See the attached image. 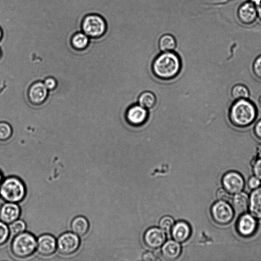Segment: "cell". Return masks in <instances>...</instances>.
<instances>
[{"label":"cell","instance_id":"obj_32","mask_svg":"<svg viewBox=\"0 0 261 261\" xmlns=\"http://www.w3.org/2000/svg\"><path fill=\"white\" fill-rule=\"evenodd\" d=\"M253 173L257 178L261 180V159L257 160L253 166Z\"/></svg>","mask_w":261,"mask_h":261},{"label":"cell","instance_id":"obj_25","mask_svg":"<svg viewBox=\"0 0 261 261\" xmlns=\"http://www.w3.org/2000/svg\"><path fill=\"white\" fill-rule=\"evenodd\" d=\"M9 229L11 234L16 236L24 231L26 224L23 221L17 219L9 224Z\"/></svg>","mask_w":261,"mask_h":261},{"label":"cell","instance_id":"obj_26","mask_svg":"<svg viewBox=\"0 0 261 261\" xmlns=\"http://www.w3.org/2000/svg\"><path fill=\"white\" fill-rule=\"evenodd\" d=\"M12 129L8 123L0 122V141H5L8 140L12 136Z\"/></svg>","mask_w":261,"mask_h":261},{"label":"cell","instance_id":"obj_24","mask_svg":"<svg viewBox=\"0 0 261 261\" xmlns=\"http://www.w3.org/2000/svg\"><path fill=\"white\" fill-rule=\"evenodd\" d=\"M231 97L234 99H249L250 91L248 87L243 83L234 84L230 89Z\"/></svg>","mask_w":261,"mask_h":261},{"label":"cell","instance_id":"obj_34","mask_svg":"<svg viewBox=\"0 0 261 261\" xmlns=\"http://www.w3.org/2000/svg\"><path fill=\"white\" fill-rule=\"evenodd\" d=\"M253 132L257 138L261 140V118L255 123L253 128Z\"/></svg>","mask_w":261,"mask_h":261},{"label":"cell","instance_id":"obj_13","mask_svg":"<svg viewBox=\"0 0 261 261\" xmlns=\"http://www.w3.org/2000/svg\"><path fill=\"white\" fill-rule=\"evenodd\" d=\"M257 222L254 216L249 214L242 215L237 224L238 232L242 236L249 237L253 234L256 229Z\"/></svg>","mask_w":261,"mask_h":261},{"label":"cell","instance_id":"obj_38","mask_svg":"<svg viewBox=\"0 0 261 261\" xmlns=\"http://www.w3.org/2000/svg\"><path fill=\"white\" fill-rule=\"evenodd\" d=\"M2 182V175L1 173L0 172V185Z\"/></svg>","mask_w":261,"mask_h":261},{"label":"cell","instance_id":"obj_8","mask_svg":"<svg viewBox=\"0 0 261 261\" xmlns=\"http://www.w3.org/2000/svg\"><path fill=\"white\" fill-rule=\"evenodd\" d=\"M149 111L138 103L130 106L125 113V119L132 126L139 127L144 125L147 121Z\"/></svg>","mask_w":261,"mask_h":261},{"label":"cell","instance_id":"obj_29","mask_svg":"<svg viewBox=\"0 0 261 261\" xmlns=\"http://www.w3.org/2000/svg\"><path fill=\"white\" fill-rule=\"evenodd\" d=\"M9 235L10 231L7 224L0 221V245L7 241Z\"/></svg>","mask_w":261,"mask_h":261},{"label":"cell","instance_id":"obj_40","mask_svg":"<svg viewBox=\"0 0 261 261\" xmlns=\"http://www.w3.org/2000/svg\"><path fill=\"white\" fill-rule=\"evenodd\" d=\"M1 54H1V50H0V58H1Z\"/></svg>","mask_w":261,"mask_h":261},{"label":"cell","instance_id":"obj_20","mask_svg":"<svg viewBox=\"0 0 261 261\" xmlns=\"http://www.w3.org/2000/svg\"><path fill=\"white\" fill-rule=\"evenodd\" d=\"M70 227L72 232L79 237H83L88 232L89 223L85 217L79 216L72 220Z\"/></svg>","mask_w":261,"mask_h":261},{"label":"cell","instance_id":"obj_36","mask_svg":"<svg viewBox=\"0 0 261 261\" xmlns=\"http://www.w3.org/2000/svg\"><path fill=\"white\" fill-rule=\"evenodd\" d=\"M256 3L255 8L257 14L261 20V0H256Z\"/></svg>","mask_w":261,"mask_h":261},{"label":"cell","instance_id":"obj_11","mask_svg":"<svg viewBox=\"0 0 261 261\" xmlns=\"http://www.w3.org/2000/svg\"><path fill=\"white\" fill-rule=\"evenodd\" d=\"M48 89L43 83L37 82L32 84L28 92V97L30 102L36 106L42 104L46 99Z\"/></svg>","mask_w":261,"mask_h":261},{"label":"cell","instance_id":"obj_14","mask_svg":"<svg viewBox=\"0 0 261 261\" xmlns=\"http://www.w3.org/2000/svg\"><path fill=\"white\" fill-rule=\"evenodd\" d=\"M20 215V209L16 203L7 202L0 208V220L10 224L17 220Z\"/></svg>","mask_w":261,"mask_h":261},{"label":"cell","instance_id":"obj_23","mask_svg":"<svg viewBox=\"0 0 261 261\" xmlns=\"http://www.w3.org/2000/svg\"><path fill=\"white\" fill-rule=\"evenodd\" d=\"M89 37L84 32H77L71 38V44L76 50H82L88 47Z\"/></svg>","mask_w":261,"mask_h":261},{"label":"cell","instance_id":"obj_27","mask_svg":"<svg viewBox=\"0 0 261 261\" xmlns=\"http://www.w3.org/2000/svg\"><path fill=\"white\" fill-rule=\"evenodd\" d=\"M174 224L173 218L169 216H165L162 217L159 222L160 228L166 232L171 231Z\"/></svg>","mask_w":261,"mask_h":261},{"label":"cell","instance_id":"obj_18","mask_svg":"<svg viewBox=\"0 0 261 261\" xmlns=\"http://www.w3.org/2000/svg\"><path fill=\"white\" fill-rule=\"evenodd\" d=\"M249 211L253 216L261 219V187L255 189L249 199Z\"/></svg>","mask_w":261,"mask_h":261},{"label":"cell","instance_id":"obj_2","mask_svg":"<svg viewBox=\"0 0 261 261\" xmlns=\"http://www.w3.org/2000/svg\"><path fill=\"white\" fill-rule=\"evenodd\" d=\"M258 115L255 104L250 99L236 100L228 111V118L231 124L239 128H245L255 122Z\"/></svg>","mask_w":261,"mask_h":261},{"label":"cell","instance_id":"obj_33","mask_svg":"<svg viewBox=\"0 0 261 261\" xmlns=\"http://www.w3.org/2000/svg\"><path fill=\"white\" fill-rule=\"evenodd\" d=\"M260 180L256 176H251L248 180V185L250 189H255L260 185Z\"/></svg>","mask_w":261,"mask_h":261},{"label":"cell","instance_id":"obj_15","mask_svg":"<svg viewBox=\"0 0 261 261\" xmlns=\"http://www.w3.org/2000/svg\"><path fill=\"white\" fill-rule=\"evenodd\" d=\"M238 16L242 23L245 24L252 23L257 16L255 6L250 2L242 4L238 9Z\"/></svg>","mask_w":261,"mask_h":261},{"label":"cell","instance_id":"obj_28","mask_svg":"<svg viewBox=\"0 0 261 261\" xmlns=\"http://www.w3.org/2000/svg\"><path fill=\"white\" fill-rule=\"evenodd\" d=\"M251 69L254 76L257 79L261 80V55L254 60Z\"/></svg>","mask_w":261,"mask_h":261},{"label":"cell","instance_id":"obj_21","mask_svg":"<svg viewBox=\"0 0 261 261\" xmlns=\"http://www.w3.org/2000/svg\"><path fill=\"white\" fill-rule=\"evenodd\" d=\"M175 37L170 34L161 36L158 41V47L161 52L173 51L177 46Z\"/></svg>","mask_w":261,"mask_h":261},{"label":"cell","instance_id":"obj_30","mask_svg":"<svg viewBox=\"0 0 261 261\" xmlns=\"http://www.w3.org/2000/svg\"><path fill=\"white\" fill-rule=\"evenodd\" d=\"M216 197L219 200L225 201H230L231 196L230 193L227 191L224 188H220L216 192Z\"/></svg>","mask_w":261,"mask_h":261},{"label":"cell","instance_id":"obj_19","mask_svg":"<svg viewBox=\"0 0 261 261\" xmlns=\"http://www.w3.org/2000/svg\"><path fill=\"white\" fill-rule=\"evenodd\" d=\"M232 208L238 214H242L245 212L249 205V198L244 192L236 193L230 200Z\"/></svg>","mask_w":261,"mask_h":261},{"label":"cell","instance_id":"obj_3","mask_svg":"<svg viewBox=\"0 0 261 261\" xmlns=\"http://www.w3.org/2000/svg\"><path fill=\"white\" fill-rule=\"evenodd\" d=\"M25 194L24 185L17 177H8L0 185V196L7 202L18 203L24 199Z\"/></svg>","mask_w":261,"mask_h":261},{"label":"cell","instance_id":"obj_6","mask_svg":"<svg viewBox=\"0 0 261 261\" xmlns=\"http://www.w3.org/2000/svg\"><path fill=\"white\" fill-rule=\"evenodd\" d=\"M211 213L213 220L221 225L229 223L234 215L232 207L226 201L222 200H219L212 205Z\"/></svg>","mask_w":261,"mask_h":261},{"label":"cell","instance_id":"obj_1","mask_svg":"<svg viewBox=\"0 0 261 261\" xmlns=\"http://www.w3.org/2000/svg\"><path fill=\"white\" fill-rule=\"evenodd\" d=\"M182 68L181 59L174 51L160 53L152 63V71L159 79L168 81L175 79Z\"/></svg>","mask_w":261,"mask_h":261},{"label":"cell","instance_id":"obj_12","mask_svg":"<svg viewBox=\"0 0 261 261\" xmlns=\"http://www.w3.org/2000/svg\"><path fill=\"white\" fill-rule=\"evenodd\" d=\"M57 249V240L54 236L44 234L37 240L36 250L38 253L44 256H48L54 253Z\"/></svg>","mask_w":261,"mask_h":261},{"label":"cell","instance_id":"obj_22","mask_svg":"<svg viewBox=\"0 0 261 261\" xmlns=\"http://www.w3.org/2000/svg\"><path fill=\"white\" fill-rule=\"evenodd\" d=\"M137 101L141 106L150 111L156 106L157 98L152 92L146 90L140 94Z\"/></svg>","mask_w":261,"mask_h":261},{"label":"cell","instance_id":"obj_10","mask_svg":"<svg viewBox=\"0 0 261 261\" xmlns=\"http://www.w3.org/2000/svg\"><path fill=\"white\" fill-rule=\"evenodd\" d=\"M224 188L230 194L240 192L244 186V180L242 175L235 171L226 173L222 177Z\"/></svg>","mask_w":261,"mask_h":261},{"label":"cell","instance_id":"obj_37","mask_svg":"<svg viewBox=\"0 0 261 261\" xmlns=\"http://www.w3.org/2000/svg\"><path fill=\"white\" fill-rule=\"evenodd\" d=\"M258 103L259 107L261 109V94L260 95L259 97L258 98Z\"/></svg>","mask_w":261,"mask_h":261},{"label":"cell","instance_id":"obj_4","mask_svg":"<svg viewBox=\"0 0 261 261\" xmlns=\"http://www.w3.org/2000/svg\"><path fill=\"white\" fill-rule=\"evenodd\" d=\"M37 240L28 232L15 236L11 243V251L17 257L25 258L31 256L36 250Z\"/></svg>","mask_w":261,"mask_h":261},{"label":"cell","instance_id":"obj_17","mask_svg":"<svg viewBox=\"0 0 261 261\" xmlns=\"http://www.w3.org/2000/svg\"><path fill=\"white\" fill-rule=\"evenodd\" d=\"M181 248L178 242L175 240H168L163 244L161 254L163 258L167 260H174L179 257Z\"/></svg>","mask_w":261,"mask_h":261},{"label":"cell","instance_id":"obj_7","mask_svg":"<svg viewBox=\"0 0 261 261\" xmlns=\"http://www.w3.org/2000/svg\"><path fill=\"white\" fill-rule=\"evenodd\" d=\"M80 246L79 237L72 232L62 234L57 240V249L60 253L64 255L75 252Z\"/></svg>","mask_w":261,"mask_h":261},{"label":"cell","instance_id":"obj_16","mask_svg":"<svg viewBox=\"0 0 261 261\" xmlns=\"http://www.w3.org/2000/svg\"><path fill=\"white\" fill-rule=\"evenodd\" d=\"M171 235L175 241L182 243L187 241L191 234L190 225L186 221H179L174 224L171 229Z\"/></svg>","mask_w":261,"mask_h":261},{"label":"cell","instance_id":"obj_5","mask_svg":"<svg viewBox=\"0 0 261 261\" xmlns=\"http://www.w3.org/2000/svg\"><path fill=\"white\" fill-rule=\"evenodd\" d=\"M81 29L83 32L89 37L98 39L106 34L108 30V24L106 19L101 15L93 13L84 18Z\"/></svg>","mask_w":261,"mask_h":261},{"label":"cell","instance_id":"obj_39","mask_svg":"<svg viewBox=\"0 0 261 261\" xmlns=\"http://www.w3.org/2000/svg\"><path fill=\"white\" fill-rule=\"evenodd\" d=\"M2 37V32L1 29H0V40L1 39Z\"/></svg>","mask_w":261,"mask_h":261},{"label":"cell","instance_id":"obj_35","mask_svg":"<svg viewBox=\"0 0 261 261\" xmlns=\"http://www.w3.org/2000/svg\"><path fill=\"white\" fill-rule=\"evenodd\" d=\"M142 259L145 261H153L156 260V256L155 254L151 251L145 252L142 255Z\"/></svg>","mask_w":261,"mask_h":261},{"label":"cell","instance_id":"obj_31","mask_svg":"<svg viewBox=\"0 0 261 261\" xmlns=\"http://www.w3.org/2000/svg\"><path fill=\"white\" fill-rule=\"evenodd\" d=\"M43 83L48 90H53L55 89L57 86L56 80L51 77L46 78Z\"/></svg>","mask_w":261,"mask_h":261},{"label":"cell","instance_id":"obj_9","mask_svg":"<svg viewBox=\"0 0 261 261\" xmlns=\"http://www.w3.org/2000/svg\"><path fill=\"white\" fill-rule=\"evenodd\" d=\"M166 236L165 231L157 227H152L147 229L143 235V241L148 247L157 249L165 243Z\"/></svg>","mask_w":261,"mask_h":261}]
</instances>
